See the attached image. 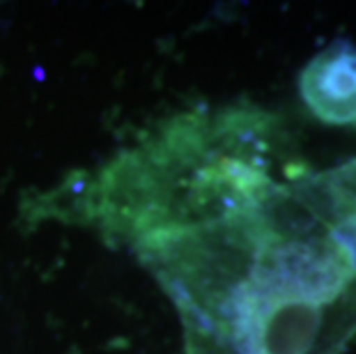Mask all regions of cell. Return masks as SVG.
Wrapping results in <instances>:
<instances>
[{
    "label": "cell",
    "mask_w": 356,
    "mask_h": 354,
    "mask_svg": "<svg viewBox=\"0 0 356 354\" xmlns=\"http://www.w3.org/2000/svg\"><path fill=\"white\" fill-rule=\"evenodd\" d=\"M299 90L310 113L327 124L356 127V47L338 40L301 72Z\"/></svg>",
    "instance_id": "obj_1"
}]
</instances>
